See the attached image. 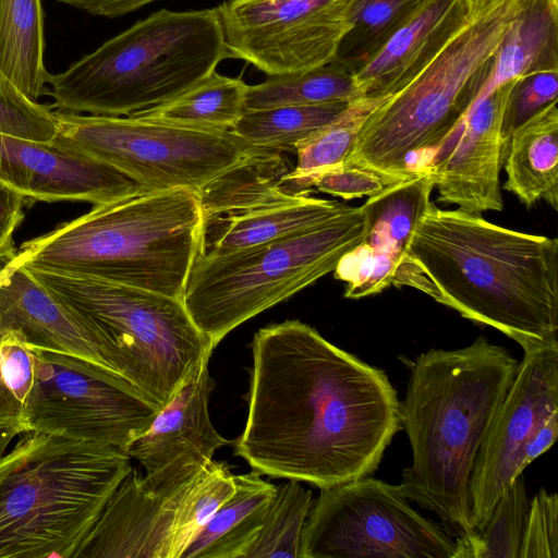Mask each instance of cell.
<instances>
[{"label": "cell", "mask_w": 558, "mask_h": 558, "mask_svg": "<svg viewBox=\"0 0 558 558\" xmlns=\"http://www.w3.org/2000/svg\"><path fill=\"white\" fill-rule=\"evenodd\" d=\"M470 23L462 0H427L353 74L359 98H389L403 89Z\"/></svg>", "instance_id": "obj_22"}, {"label": "cell", "mask_w": 558, "mask_h": 558, "mask_svg": "<svg viewBox=\"0 0 558 558\" xmlns=\"http://www.w3.org/2000/svg\"><path fill=\"white\" fill-rule=\"evenodd\" d=\"M252 470L234 475L235 489L210 517L182 558H245L276 486Z\"/></svg>", "instance_id": "obj_25"}, {"label": "cell", "mask_w": 558, "mask_h": 558, "mask_svg": "<svg viewBox=\"0 0 558 558\" xmlns=\"http://www.w3.org/2000/svg\"><path fill=\"white\" fill-rule=\"evenodd\" d=\"M248 85L214 71L210 75L159 106L132 117L203 130H232L245 110Z\"/></svg>", "instance_id": "obj_27"}, {"label": "cell", "mask_w": 558, "mask_h": 558, "mask_svg": "<svg viewBox=\"0 0 558 558\" xmlns=\"http://www.w3.org/2000/svg\"><path fill=\"white\" fill-rule=\"evenodd\" d=\"M28 206L29 202L22 194L0 182V256L15 248L13 233Z\"/></svg>", "instance_id": "obj_39"}, {"label": "cell", "mask_w": 558, "mask_h": 558, "mask_svg": "<svg viewBox=\"0 0 558 558\" xmlns=\"http://www.w3.org/2000/svg\"><path fill=\"white\" fill-rule=\"evenodd\" d=\"M234 489L229 465L215 460L168 493L146 489L132 469L73 558H182Z\"/></svg>", "instance_id": "obj_13"}, {"label": "cell", "mask_w": 558, "mask_h": 558, "mask_svg": "<svg viewBox=\"0 0 558 558\" xmlns=\"http://www.w3.org/2000/svg\"><path fill=\"white\" fill-rule=\"evenodd\" d=\"M40 0H0V71L29 99L47 94Z\"/></svg>", "instance_id": "obj_26"}, {"label": "cell", "mask_w": 558, "mask_h": 558, "mask_svg": "<svg viewBox=\"0 0 558 558\" xmlns=\"http://www.w3.org/2000/svg\"><path fill=\"white\" fill-rule=\"evenodd\" d=\"M353 0H227L217 7L228 58L268 76L332 62Z\"/></svg>", "instance_id": "obj_15"}, {"label": "cell", "mask_w": 558, "mask_h": 558, "mask_svg": "<svg viewBox=\"0 0 558 558\" xmlns=\"http://www.w3.org/2000/svg\"><path fill=\"white\" fill-rule=\"evenodd\" d=\"M300 481L277 485L256 538L245 558H301L302 532L313 505Z\"/></svg>", "instance_id": "obj_33"}, {"label": "cell", "mask_w": 558, "mask_h": 558, "mask_svg": "<svg viewBox=\"0 0 558 558\" xmlns=\"http://www.w3.org/2000/svg\"><path fill=\"white\" fill-rule=\"evenodd\" d=\"M514 80L500 84L481 98L453 132L451 137L454 136L456 143L444 157L428 166L434 187L438 191V203L453 204L475 215L502 210L499 183L505 161L501 123Z\"/></svg>", "instance_id": "obj_20"}, {"label": "cell", "mask_w": 558, "mask_h": 558, "mask_svg": "<svg viewBox=\"0 0 558 558\" xmlns=\"http://www.w3.org/2000/svg\"><path fill=\"white\" fill-rule=\"evenodd\" d=\"M558 436V410L554 411L530 437L522 460V469L531 464L537 457L553 446Z\"/></svg>", "instance_id": "obj_41"}, {"label": "cell", "mask_w": 558, "mask_h": 558, "mask_svg": "<svg viewBox=\"0 0 558 558\" xmlns=\"http://www.w3.org/2000/svg\"><path fill=\"white\" fill-rule=\"evenodd\" d=\"M388 98H357L332 122L295 147L296 165L281 177V186L291 194H308L319 173L342 166L366 117Z\"/></svg>", "instance_id": "obj_28"}, {"label": "cell", "mask_w": 558, "mask_h": 558, "mask_svg": "<svg viewBox=\"0 0 558 558\" xmlns=\"http://www.w3.org/2000/svg\"><path fill=\"white\" fill-rule=\"evenodd\" d=\"M529 509L521 473L505 488L484 527L457 537L452 558H519Z\"/></svg>", "instance_id": "obj_32"}, {"label": "cell", "mask_w": 558, "mask_h": 558, "mask_svg": "<svg viewBox=\"0 0 558 558\" xmlns=\"http://www.w3.org/2000/svg\"><path fill=\"white\" fill-rule=\"evenodd\" d=\"M542 71H558V0H517L477 101L505 82Z\"/></svg>", "instance_id": "obj_24"}, {"label": "cell", "mask_w": 558, "mask_h": 558, "mask_svg": "<svg viewBox=\"0 0 558 558\" xmlns=\"http://www.w3.org/2000/svg\"><path fill=\"white\" fill-rule=\"evenodd\" d=\"M434 186L428 170L421 171L386 186L361 206L363 239L333 270L336 279L347 282L345 298L374 295L393 284L408 259L411 235L430 201Z\"/></svg>", "instance_id": "obj_18"}, {"label": "cell", "mask_w": 558, "mask_h": 558, "mask_svg": "<svg viewBox=\"0 0 558 558\" xmlns=\"http://www.w3.org/2000/svg\"><path fill=\"white\" fill-rule=\"evenodd\" d=\"M427 0H353L333 62L359 72Z\"/></svg>", "instance_id": "obj_30"}, {"label": "cell", "mask_w": 558, "mask_h": 558, "mask_svg": "<svg viewBox=\"0 0 558 558\" xmlns=\"http://www.w3.org/2000/svg\"><path fill=\"white\" fill-rule=\"evenodd\" d=\"M515 12L517 0H504L461 31L366 117L343 166L371 170L389 184L417 173L418 154L441 150L477 101Z\"/></svg>", "instance_id": "obj_7"}, {"label": "cell", "mask_w": 558, "mask_h": 558, "mask_svg": "<svg viewBox=\"0 0 558 558\" xmlns=\"http://www.w3.org/2000/svg\"><path fill=\"white\" fill-rule=\"evenodd\" d=\"M131 470L116 447L27 432L0 459V558H73Z\"/></svg>", "instance_id": "obj_5"}, {"label": "cell", "mask_w": 558, "mask_h": 558, "mask_svg": "<svg viewBox=\"0 0 558 558\" xmlns=\"http://www.w3.org/2000/svg\"><path fill=\"white\" fill-rule=\"evenodd\" d=\"M93 15L119 17L159 0H58Z\"/></svg>", "instance_id": "obj_40"}, {"label": "cell", "mask_w": 558, "mask_h": 558, "mask_svg": "<svg viewBox=\"0 0 558 558\" xmlns=\"http://www.w3.org/2000/svg\"><path fill=\"white\" fill-rule=\"evenodd\" d=\"M203 222L198 192L142 191L24 242L19 258L182 300Z\"/></svg>", "instance_id": "obj_4"}, {"label": "cell", "mask_w": 558, "mask_h": 558, "mask_svg": "<svg viewBox=\"0 0 558 558\" xmlns=\"http://www.w3.org/2000/svg\"><path fill=\"white\" fill-rule=\"evenodd\" d=\"M234 454L260 475L325 488L372 475L402 429L386 373L300 320L257 330Z\"/></svg>", "instance_id": "obj_1"}, {"label": "cell", "mask_w": 558, "mask_h": 558, "mask_svg": "<svg viewBox=\"0 0 558 558\" xmlns=\"http://www.w3.org/2000/svg\"><path fill=\"white\" fill-rule=\"evenodd\" d=\"M359 98L353 74L336 62L311 70L268 76L247 87L245 110L326 102H351Z\"/></svg>", "instance_id": "obj_29"}, {"label": "cell", "mask_w": 558, "mask_h": 558, "mask_svg": "<svg viewBox=\"0 0 558 558\" xmlns=\"http://www.w3.org/2000/svg\"><path fill=\"white\" fill-rule=\"evenodd\" d=\"M101 335L108 367L161 409L214 345L181 299L90 276L23 264Z\"/></svg>", "instance_id": "obj_8"}, {"label": "cell", "mask_w": 558, "mask_h": 558, "mask_svg": "<svg viewBox=\"0 0 558 558\" xmlns=\"http://www.w3.org/2000/svg\"><path fill=\"white\" fill-rule=\"evenodd\" d=\"M388 185L371 170L343 165L325 170L311 182V187L345 201L376 195Z\"/></svg>", "instance_id": "obj_37"}, {"label": "cell", "mask_w": 558, "mask_h": 558, "mask_svg": "<svg viewBox=\"0 0 558 558\" xmlns=\"http://www.w3.org/2000/svg\"><path fill=\"white\" fill-rule=\"evenodd\" d=\"M31 350L33 384L23 404L26 433L63 435L126 452L160 410L106 367L69 353Z\"/></svg>", "instance_id": "obj_12"}, {"label": "cell", "mask_w": 558, "mask_h": 558, "mask_svg": "<svg viewBox=\"0 0 558 558\" xmlns=\"http://www.w3.org/2000/svg\"><path fill=\"white\" fill-rule=\"evenodd\" d=\"M52 144L101 161L145 191L210 185L271 153L231 130H203L138 119L53 111Z\"/></svg>", "instance_id": "obj_10"}, {"label": "cell", "mask_w": 558, "mask_h": 558, "mask_svg": "<svg viewBox=\"0 0 558 558\" xmlns=\"http://www.w3.org/2000/svg\"><path fill=\"white\" fill-rule=\"evenodd\" d=\"M519 558H558V496L544 487L530 499Z\"/></svg>", "instance_id": "obj_36"}, {"label": "cell", "mask_w": 558, "mask_h": 558, "mask_svg": "<svg viewBox=\"0 0 558 558\" xmlns=\"http://www.w3.org/2000/svg\"><path fill=\"white\" fill-rule=\"evenodd\" d=\"M5 421L23 422V404L8 387L0 361V422Z\"/></svg>", "instance_id": "obj_42"}, {"label": "cell", "mask_w": 558, "mask_h": 558, "mask_svg": "<svg viewBox=\"0 0 558 558\" xmlns=\"http://www.w3.org/2000/svg\"><path fill=\"white\" fill-rule=\"evenodd\" d=\"M209 359L199 363L126 450L144 468L141 483L148 490L168 493L187 483L214 460L219 448L233 442L210 421L208 402L215 383L208 371Z\"/></svg>", "instance_id": "obj_17"}, {"label": "cell", "mask_w": 558, "mask_h": 558, "mask_svg": "<svg viewBox=\"0 0 558 558\" xmlns=\"http://www.w3.org/2000/svg\"><path fill=\"white\" fill-rule=\"evenodd\" d=\"M23 433H26V429L21 421L0 422V459L5 454L12 439Z\"/></svg>", "instance_id": "obj_43"}, {"label": "cell", "mask_w": 558, "mask_h": 558, "mask_svg": "<svg viewBox=\"0 0 558 558\" xmlns=\"http://www.w3.org/2000/svg\"><path fill=\"white\" fill-rule=\"evenodd\" d=\"M504 0H462L468 19L473 22L497 7Z\"/></svg>", "instance_id": "obj_44"}, {"label": "cell", "mask_w": 558, "mask_h": 558, "mask_svg": "<svg viewBox=\"0 0 558 558\" xmlns=\"http://www.w3.org/2000/svg\"><path fill=\"white\" fill-rule=\"evenodd\" d=\"M228 59L217 8L162 9L48 74L51 109L126 117L181 95Z\"/></svg>", "instance_id": "obj_6"}, {"label": "cell", "mask_w": 558, "mask_h": 558, "mask_svg": "<svg viewBox=\"0 0 558 558\" xmlns=\"http://www.w3.org/2000/svg\"><path fill=\"white\" fill-rule=\"evenodd\" d=\"M454 547L399 485L364 476L320 488L302 532L301 558H452Z\"/></svg>", "instance_id": "obj_11"}, {"label": "cell", "mask_w": 558, "mask_h": 558, "mask_svg": "<svg viewBox=\"0 0 558 558\" xmlns=\"http://www.w3.org/2000/svg\"><path fill=\"white\" fill-rule=\"evenodd\" d=\"M348 105L326 102L246 110L231 131L252 145L295 153L301 141L332 122Z\"/></svg>", "instance_id": "obj_31"}, {"label": "cell", "mask_w": 558, "mask_h": 558, "mask_svg": "<svg viewBox=\"0 0 558 558\" xmlns=\"http://www.w3.org/2000/svg\"><path fill=\"white\" fill-rule=\"evenodd\" d=\"M0 361L8 387L24 404L33 384L31 348L17 335L8 333L0 341Z\"/></svg>", "instance_id": "obj_38"}, {"label": "cell", "mask_w": 558, "mask_h": 558, "mask_svg": "<svg viewBox=\"0 0 558 558\" xmlns=\"http://www.w3.org/2000/svg\"><path fill=\"white\" fill-rule=\"evenodd\" d=\"M0 182L36 202H87L94 206L143 190L117 169L94 158L0 133Z\"/></svg>", "instance_id": "obj_19"}, {"label": "cell", "mask_w": 558, "mask_h": 558, "mask_svg": "<svg viewBox=\"0 0 558 558\" xmlns=\"http://www.w3.org/2000/svg\"><path fill=\"white\" fill-rule=\"evenodd\" d=\"M504 189L527 208L544 199L558 205L557 100L517 128L506 146Z\"/></svg>", "instance_id": "obj_23"}, {"label": "cell", "mask_w": 558, "mask_h": 558, "mask_svg": "<svg viewBox=\"0 0 558 558\" xmlns=\"http://www.w3.org/2000/svg\"><path fill=\"white\" fill-rule=\"evenodd\" d=\"M523 352L473 465L470 501L474 532L484 527L505 488L523 473L524 449L533 432L558 410V344Z\"/></svg>", "instance_id": "obj_16"}, {"label": "cell", "mask_w": 558, "mask_h": 558, "mask_svg": "<svg viewBox=\"0 0 558 558\" xmlns=\"http://www.w3.org/2000/svg\"><path fill=\"white\" fill-rule=\"evenodd\" d=\"M8 333L31 348L73 354L109 369L99 331L35 279L16 247L0 256V341Z\"/></svg>", "instance_id": "obj_21"}, {"label": "cell", "mask_w": 558, "mask_h": 558, "mask_svg": "<svg viewBox=\"0 0 558 558\" xmlns=\"http://www.w3.org/2000/svg\"><path fill=\"white\" fill-rule=\"evenodd\" d=\"M557 96L558 71L535 72L514 80L502 116L504 156L512 132L544 107L556 101Z\"/></svg>", "instance_id": "obj_35"}, {"label": "cell", "mask_w": 558, "mask_h": 558, "mask_svg": "<svg viewBox=\"0 0 558 558\" xmlns=\"http://www.w3.org/2000/svg\"><path fill=\"white\" fill-rule=\"evenodd\" d=\"M519 362L477 337L471 344L430 349L412 363L400 421L412 464L399 484L409 500L435 512L451 534L471 535L470 481L494 416Z\"/></svg>", "instance_id": "obj_3"}, {"label": "cell", "mask_w": 558, "mask_h": 558, "mask_svg": "<svg viewBox=\"0 0 558 558\" xmlns=\"http://www.w3.org/2000/svg\"><path fill=\"white\" fill-rule=\"evenodd\" d=\"M364 234L361 207L221 256L197 255L183 303L214 348L233 329L333 271Z\"/></svg>", "instance_id": "obj_9"}, {"label": "cell", "mask_w": 558, "mask_h": 558, "mask_svg": "<svg viewBox=\"0 0 558 558\" xmlns=\"http://www.w3.org/2000/svg\"><path fill=\"white\" fill-rule=\"evenodd\" d=\"M436 302L493 327L523 351L558 344V240L430 202L408 259Z\"/></svg>", "instance_id": "obj_2"}, {"label": "cell", "mask_w": 558, "mask_h": 558, "mask_svg": "<svg viewBox=\"0 0 558 558\" xmlns=\"http://www.w3.org/2000/svg\"><path fill=\"white\" fill-rule=\"evenodd\" d=\"M56 132L50 106L29 99L0 71V133L49 143Z\"/></svg>", "instance_id": "obj_34"}, {"label": "cell", "mask_w": 558, "mask_h": 558, "mask_svg": "<svg viewBox=\"0 0 558 558\" xmlns=\"http://www.w3.org/2000/svg\"><path fill=\"white\" fill-rule=\"evenodd\" d=\"M279 156L260 157L201 194L199 255L221 256L318 226L347 209L338 201L291 194L281 186Z\"/></svg>", "instance_id": "obj_14"}]
</instances>
